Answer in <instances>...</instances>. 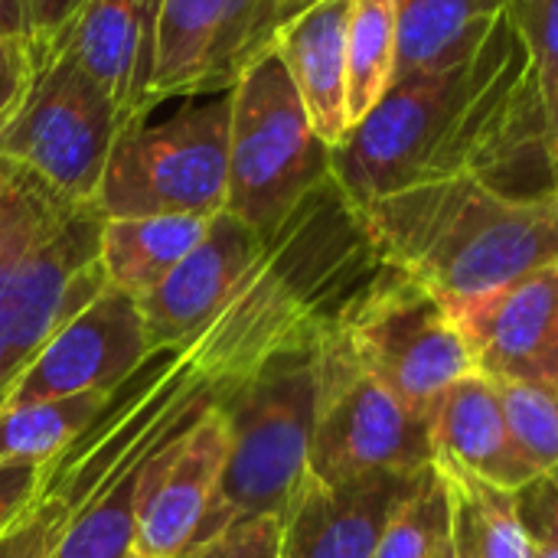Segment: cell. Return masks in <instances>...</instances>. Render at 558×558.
Listing matches in <instances>:
<instances>
[{"label":"cell","instance_id":"1","mask_svg":"<svg viewBox=\"0 0 558 558\" xmlns=\"http://www.w3.org/2000/svg\"><path fill=\"white\" fill-rule=\"evenodd\" d=\"M458 177L526 196L558 193L546 95L513 10L451 65L392 82L330 147V180L356 213L405 186Z\"/></svg>","mask_w":558,"mask_h":558},{"label":"cell","instance_id":"2","mask_svg":"<svg viewBox=\"0 0 558 558\" xmlns=\"http://www.w3.org/2000/svg\"><path fill=\"white\" fill-rule=\"evenodd\" d=\"M383 265L448 311L558 262V193H513L481 177L405 186L360 209Z\"/></svg>","mask_w":558,"mask_h":558},{"label":"cell","instance_id":"3","mask_svg":"<svg viewBox=\"0 0 558 558\" xmlns=\"http://www.w3.org/2000/svg\"><path fill=\"white\" fill-rule=\"evenodd\" d=\"M105 216L0 157V405L43 347L105 288Z\"/></svg>","mask_w":558,"mask_h":558},{"label":"cell","instance_id":"4","mask_svg":"<svg viewBox=\"0 0 558 558\" xmlns=\"http://www.w3.org/2000/svg\"><path fill=\"white\" fill-rule=\"evenodd\" d=\"M324 330L271 353L219 399L229 422V458L196 543L245 517H281L304 481L317 415V347Z\"/></svg>","mask_w":558,"mask_h":558},{"label":"cell","instance_id":"5","mask_svg":"<svg viewBox=\"0 0 558 558\" xmlns=\"http://www.w3.org/2000/svg\"><path fill=\"white\" fill-rule=\"evenodd\" d=\"M229 98L226 209L268 239L330 180V147L317 137L275 49L262 52L242 72Z\"/></svg>","mask_w":558,"mask_h":558},{"label":"cell","instance_id":"6","mask_svg":"<svg viewBox=\"0 0 558 558\" xmlns=\"http://www.w3.org/2000/svg\"><path fill=\"white\" fill-rule=\"evenodd\" d=\"M229 92L186 105L160 124L121 128L108 154L95 206L105 219L203 216L226 209L229 193Z\"/></svg>","mask_w":558,"mask_h":558},{"label":"cell","instance_id":"7","mask_svg":"<svg viewBox=\"0 0 558 558\" xmlns=\"http://www.w3.org/2000/svg\"><path fill=\"white\" fill-rule=\"evenodd\" d=\"M337 330L353 356L422 415H432L458 379L477 373L474 353L448 307L389 265L343 307Z\"/></svg>","mask_w":558,"mask_h":558},{"label":"cell","instance_id":"8","mask_svg":"<svg viewBox=\"0 0 558 558\" xmlns=\"http://www.w3.org/2000/svg\"><path fill=\"white\" fill-rule=\"evenodd\" d=\"M317 373L311 477L343 484L376 471H418L432 464V415L399 402L353 356L337 320L320 333Z\"/></svg>","mask_w":558,"mask_h":558},{"label":"cell","instance_id":"9","mask_svg":"<svg viewBox=\"0 0 558 558\" xmlns=\"http://www.w3.org/2000/svg\"><path fill=\"white\" fill-rule=\"evenodd\" d=\"M121 128L111 98L72 56L56 52L36 62L20 105L0 121V157L72 199H95Z\"/></svg>","mask_w":558,"mask_h":558},{"label":"cell","instance_id":"10","mask_svg":"<svg viewBox=\"0 0 558 558\" xmlns=\"http://www.w3.org/2000/svg\"><path fill=\"white\" fill-rule=\"evenodd\" d=\"M271 0H163L157 16L154 101L232 92L242 72L271 49Z\"/></svg>","mask_w":558,"mask_h":558},{"label":"cell","instance_id":"11","mask_svg":"<svg viewBox=\"0 0 558 558\" xmlns=\"http://www.w3.org/2000/svg\"><path fill=\"white\" fill-rule=\"evenodd\" d=\"M150 356L137 298L105 288L75 314L26 366L23 379L3 399L0 412L59 402L92 389H114Z\"/></svg>","mask_w":558,"mask_h":558},{"label":"cell","instance_id":"12","mask_svg":"<svg viewBox=\"0 0 558 558\" xmlns=\"http://www.w3.org/2000/svg\"><path fill=\"white\" fill-rule=\"evenodd\" d=\"M268 239L229 209L209 219L199 245L144 298H137L150 350L199 337L239 294Z\"/></svg>","mask_w":558,"mask_h":558},{"label":"cell","instance_id":"13","mask_svg":"<svg viewBox=\"0 0 558 558\" xmlns=\"http://www.w3.org/2000/svg\"><path fill=\"white\" fill-rule=\"evenodd\" d=\"M229 458V422L219 402L144 477L131 553L173 558L196 543Z\"/></svg>","mask_w":558,"mask_h":558},{"label":"cell","instance_id":"14","mask_svg":"<svg viewBox=\"0 0 558 558\" xmlns=\"http://www.w3.org/2000/svg\"><path fill=\"white\" fill-rule=\"evenodd\" d=\"M422 471H376L343 484L304 474L281 513V558H373Z\"/></svg>","mask_w":558,"mask_h":558},{"label":"cell","instance_id":"15","mask_svg":"<svg viewBox=\"0 0 558 558\" xmlns=\"http://www.w3.org/2000/svg\"><path fill=\"white\" fill-rule=\"evenodd\" d=\"M448 314L461 327L477 373L497 383L526 379L556 386L558 262Z\"/></svg>","mask_w":558,"mask_h":558},{"label":"cell","instance_id":"16","mask_svg":"<svg viewBox=\"0 0 558 558\" xmlns=\"http://www.w3.org/2000/svg\"><path fill=\"white\" fill-rule=\"evenodd\" d=\"M160 3L163 0H88L49 52L72 56L111 98L124 128L144 121L157 105L150 95V75Z\"/></svg>","mask_w":558,"mask_h":558},{"label":"cell","instance_id":"17","mask_svg":"<svg viewBox=\"0 0 558 558\" xmlns=\"http://www.w3.org/2000/svg\"><path fill=\"white\" fill-rule=\"evenodd\" d=\"M435 464H454L500 490L517 494L539 474L510 438L497 383L484 373L458 379L432 409Z\"/></svg>","mask_w":558,"mask_h":558},{"label":"cell","instance_id":"18","mask_svg":"<svg viewBox=\"0 0 558 558\" xmlns=\"http://www.w3.org/2000/svg\"><path fill=\"white\" fill-rule=\"evenodd\" d=\"M347 13L350 0H314L271 43L327 147H337L353 128L347 108Z\"/></svg>","mask_w":558,"mask_h":558},{"label":"cell","instance_id":"19","mask_svg":"<svg viewBox=\"0 0 558 558\" xmlns=\"http://www.w3.org/2000/svg\"><path fill=\"white\" fill-rule=\"evenodd\" d=\"M510 0H396V78L451 65L471 52Z\"/></svg>","mask_w":558,"mask_h":558},{"label":"cell","instance_id":"20","mask_svg":"<svg viewBox=\"0 0 558 558\" xmlns=\"http://www.w3.org/2000/svg\"><path fill=\"white\" fill-rule=\"evenodd\" d=\"M203 216H128L105 219L101 265L108 284L144 298L154 291L206 235Z\"/></svg>","mask_w":558,"mask_h":558},{"label":"cell","instance_id":"21","mask_svg":"<svg viewBox=\"0 0 558 558\" xmlns=\"http://www.w3.org/2000/svg\"><path fill=\"white\" fill-rule=\"evenodd\" d=\"M435 468L448 497V556L533 558V539L517 513V497L510 490H500L454 464Z\"/></svg>","mask_w":558,"mask_h":558},{"label":"cell","instance_id":"22","mask_svg":"<svg viewBox=\"0 0 558 558\" xmlns=\"http://www.w3.org/2000/svg\"><path fill=\"white\" fill-rule=\"evenodd\" d=\"M396 78V0H350L347 108L356 124Z\"/></svg>","mask_w":558,"mask_h":558},{"label":"cell","instance_id":"23","mask_svg":"<svg viewBox=\"0 0 558 558\" xmlns=\"http://www.w3.org/2000/svg\"><path fill=\"white\" fill-rule=\"evenodd\" d=\"M111 389H92L59 402H36L0 412V464L56 458L105 405Z\"/></svg>","mask_w":558,"mask_h":558},{"label":"cell","instance_id":"24","mask_svg":"<svg viewBox=\"0 0 558 558\" xmlns=\"http://www.w3.org/2000/svg\"><path fill=\"white\" fill-rule=\"evenodd\" d=\"M448 549V497L435 464H428L412 490L389 517L373 558H441Z\"/></svg>","mask_w":558,"mask_h":558},{"label":"cell","instance_id":"25","mask_svg":"<svg viewBox=\"0 0 558 558\" xmlns=\"http://www.w3.org/2000/svg\"><path fill=\"white\" fill-rule=\"evenodd\" d=\"M497 396H500L510 438L526 458V464L539 477L553 474L558 468V386L500 379Z\"/></svg>","mask_w":558,"mask_h":558},{"label":"cell","instance_id":"26","mask_svg":"<svg viewBox=\"0 0 558 558\" xmlns=\"http://www.w3.org/2000/svg\"><path fill=\"white\" fill-rule=\"evenodd\" d=\"M173 558H281V517H245Z\"/></svg>","mask_w":558,"mask_h":558},{"label":"cell","instance_id":"27","mask_svg":"<svg viewBox=\"0 0 558 558\" xmlns=\"http://www.w3.org/2000/svg\"><path fill=\"white\" fill-rule=\"evenodd\" d=\"M69 510L59 500H33V510L0 539V558H56Z\"/></svg>","mask_w":558,"mask_h":558},{"label":"cell","instance_id":"28","mask_svg":"<svg viewBox=\"0 0 558 558\" xmlns=\"http://www.w3.org/2000/svg\"><path fill=\"white\" fill-rule=\"evenodd\" d=\"M510 10L533 49L546 105L558 85V0H510Z\"/></svg>","mask_w":558,"mask_h":558},{"label":"cell","instance_id":"29","mask_svg":"<svg viewBox=\"0 0 558 558\" xmlns=\"http://www.w3.org/2000/svg\"><path fill=\"white\" fill-rule=\"evenodd\" d=\"M39 484H43V461L0 464V539L33 510Z\"/></svg>","mask_w":558,"mask_h":558},{"label":"cell","instance_id":"30","mask_svg":"<svg viewBox=\"0 0 558 558\" xmlns=\"http://www.w3.org/2000/svg\"><path fill=\"white\" fill-rule=\"evenodd\" d=\"M517 513L530 533L533 543L539 546H553L558 549V484L543 474L536 481H530L526 487H520L517 494Z\"/></svg>","mask_w":558,"mask_h":558},{"label":"cell","instance_id":"31","mask_svg":"<svg viewBox=\"0 0 558 558\" xmlns=\"http://www.w3.org/2000/svg\"><path fill=\"white\" fill-rule=\"evenodd\" d=\"M88 0H29V52L33 65L52 52V46L62 39V33L72 26L78 10Z\"/></svg>","mask_w":558,"mask_h":558},{"label":"cell","instance_id":"32","mask_svg":"<svg viewBox=\"0 0 558 558\" xmlns=\"http://www.w3.org/2000/svg\"><path fill=\"white\" fill-rule=\"evenodd\" d=\"M29 78H33L29 43L0 36V121H7L10 111L20 105Z\"/></svg>","mask_w":558,"mask_h":558},{"label":"cell","instance_id":"33","mask_svg":"<svg viewBox=\"0 0 558 558\" xmlns=\"http://www.w3.org/2000/svg\"><path fill=\"white\" fill-rule=\"evenodd\" d=\"M0 36L29 43V0H0Z\"/></svg>","mask_w":558,"mask_h":558},{"label":"cell","instance_id":"34","mask_svg":"<svg viewBox=\"0 0 558 558\" xmlns=\"http://www.w3.org/2000/svg\"><path fill=\"white\" fill-rule=\"evenodd\" d=\"M275 3V16H278V29L291 20V16H298L304 7H311L314 0H271Z\"/></svg>","mask_w":558,"mask_h":558},{"label":"cell","instance_id":"35","mask_svg":"<svg viewBox=\"0 0 558 558\" xmlns=\"http://www.w3.org/2000/svg\"><path fill=\"white\" fill-rule=\"evenodd\" d=\"M546 111H549V147H553V160H556L558 173V85L553 98H549V105H546Z\"/></svg>","mask_w":558,"mask_h":558},{"label":"cell","instance_id":"36","mask_svg":"<svg viewBox=\"0 0 558 558\" xmlns=\"http://www.w3.org/2000/svg\"><path fill=\"white\" fill-rule=\"evenodd\" d=\"M533 558H558V549H553V546H539V543H533Z\"/></svg>","mask_w":558,"mask_h":558},{"label":"cell","instance_id":"37","mask_svg":"<svg viewBox=\"0 0 558 558\" xmlns=\"http://www.w3.org/2000/svg\"><path fill=\"white\" fill-rule=\"evenodd\" d=\"M553 376H556V386H558V343H556V363H553Z\"/></svg>","mask_w":558,"mask_h":558},{"label":"cell","instance_id":"38","mask_svg":"<svg viewBox=\"0 0 558 558\" xmlns=\"http://www.w3.org/2000/svg\"><path fill=\"white\" fill-rule=\"evenodd\" d=\"M549 477H553V481H556V484H558V468H556V471H553V474H549Z\"/></svg>","mask_w":558,"mask_h":558},{"label":"cell","instance_id":"39","mask_svg":"<svg viewBox=\"0 0 558 558\" xmlns=\"http://www.w3.org/2000/svg\"><path fill=\"white\" fill-rule=\"evenodd\" d=\"M441 558H451V556H448V549H445V553H441Z\"/></svg>","mask_w":558,"mask_h":558},{"label":"cell","instance_id":"40","mask_svg":"<svg viewBox=\"0 0 558 558\" xmlns=\"http://www.w3.org/2000/svg\"><path fill=\"white\" fill-rule=\"evenodd\" d=\"M128 558H137V556H134V553H131V556H128Z\"/></svg>","mask_w":558,"mask_h":558}]
</instances>
